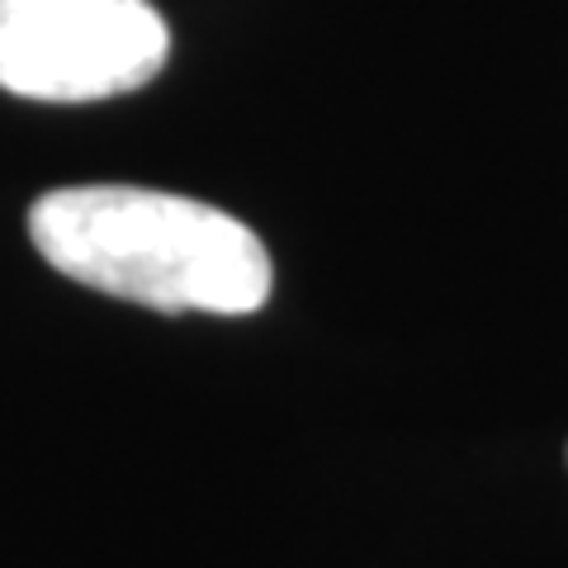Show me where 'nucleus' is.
Returning <instances> with one entry per match:
<instances>
[{
  "label": "nucleus",
  "mask_w": 568,
  "mask_h": 568,
  "mask_svg": "<svg viewBox=\"0 0 568 568\" xmlns=\"http://www.w3.org/2000/svg\"><path fill=\"white\" fill-rule=\"evenodd\" d=\"M39 256L85 290L162 313H256L275 290L265 242L233 213L142 185H67L29 209Z\"/></svg>",
  "instance_id": "nucleus-1"
},
{
  "label": "nucleus",
  "mask_w": 568,
  "mask_h": 568,
  "mask_svg": "<svg viewBox=\"0 0 568 568\" xmlns=\"http://www.w3.org/2000/svg\"><path fill=\"white\" fill-rule=\"evenodd\" d=\"M152 0H0V91L43 104L129 95L166 67Z\"/></svg>",
  "instance_id": "nucleus-2"
}]
</instances>
